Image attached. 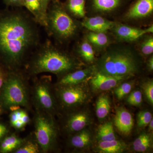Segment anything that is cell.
Listing matches in <instances>:
<instances>
[{
	"label": "cell",
	"instance_id": "cell-36",
	"mask_svg": "<svg viewBox=\"0 0 153 153\" xmlns=\"http://www.w3.org/2000/svg\"><path fill=\"white\" fill-rule=\"evenodd\" d=\"M7 73V71L2 67H0V91L4 82Z\"/></svg>",
	"mask_w": 153,
	"mask_h": 153
},
{
	"label": "cell",
	"instance_id": "cell-16",
	"mask_svg": "<svg viewBox=\"0 0 153 153\" xmlns=\"http://www.w3.org/2000/svg\"><path fill=\"white\" fill-rule=\"evenodd\" d=\"M82 25L91 32L105 33L113 27L114 23L102 17L95 16L84 19Z\"/></svg>",
	"mask_w": 153,
	"mask_h": 153
},
{
	"label": "cell",
	"instance_id": "cell-13",
	"mask_svg": "<svg viewBox=\"0 0 153 153\" xmlns=\"http://www.w3.org/2000/svg\"><path fill=\"white\" fill-rule=\"evenodd\" d=\"M114 125L120 134L128 136L131 132L134 126L132 116L124 107L118 108L116 110Z\"/></svg>",
	"mask_w": 153,
	"mask_h": 153
},
{
	"label": "cell",
	"instance_id": "cell-34",
	"mask_svg": "<svg viewBox=\"0 0 153 153\" xmlns=\"http://www.w3.org/2000/svg\"><path fill=\"white\" fill-rule=\"evenodd\" d=\"M4 3L7 7L22 8L24 7L22 0H3Z\"/></svg>",
	"mask_w": 153,
	"mask_h": 153
},
{
	"label": "cell",
	"instance_id": "cell-25",
	"mask_svg": "<svg viewBox=\"0 0 153 153\" xmlns=\"http://www.w3.org/2000/svg\"><path fill=\"white\" fill-rule=\"evenodd\" d=\"M41 152L39 145L35 138L24 140L22 144L13 152L14 153H38Z\"/></svg>",
	"mask_w": 153,
	"mask_h": 153
},
{
	"label": "cell",
	"instance_id": "cell-32",
	"mask_svg": "<svg viewBox=\"0 0 153 153\" xmlns=\"http://www.w3.org/2000/svg\"><path fill=\"white\" fill-rule=\"evenodd\" d=\"M143 90L145 96L149 102L152 105L153 104V82L152 79L148 80L143 83Z\"/></svg>",
	"mask_w": 153,
	"mask_h": 153
},
{
	"label": "cell",
	"instance_id": "cell-7",
	"mask_svg": "<svg viewBox=\"0 0 153 153\" xmlns=\"http://www.w3.org/2000/svg\"><path fill=\"white\" fill-rule=\"evenodd\" d=\"M31 95V102L36 110L47 113L54 117L56 114L58 105L51 76L44 75L39 78H34Z\"/></svg>",
	"mask_w": 153,
	"mask_h": 153
},
{
	"label": "cell",
	"instance_id": "cell-20",
	"mask_svg": "<svg viewBox=\"0 0 153 153\" xmlns=\"http://www.w3.org/2000/svg\"><path fill=\"white\" fill-rule=\"evenodd\" d=\"M85 2L86 0H66L63 5L71 16L76 18H83L85 16Z\"/></svg>",
	"mask_w": 153,
	"mask_h": 153
},
{
	"label": "cell",
	"instance_id": "cell-35",
	"mask_svg": "<svg viewBox=\"0 0 153 153\" xmlns=\"http://www.w3.org/2000/svg\"><path fill=\"white\" fill-rule=\"evenodd\" d=\"M9 133L8 128L4 124L0 123V141L7 135Z\"/></svg>",
	"mask_w": 153,
	"mask_h": 153
},
{
	"label": "cell",
	"instance_id": "cell-2",
	"mask_svg": "<svg viewBox=\"0 0 153 153\" xmlns=\"http://www.w3.org/2000/svg\"><path fill=\"white\" fill-rule=\"evenodd\" d=\"M79 66L75 57L59 50L47 39L33 52L25 65L24 71L28 76L50 73L60 77L77 70Z\"/></svg>",
	"mask_w": 153,
	"mask_h": 153
},
{
	"label": "cell",
	"instance_id": "cell-14",
	"mask_svg": "<svg viewBox=\"0 0 153 153\" xmlns=\"http://www.w3.org/2000/svg\"><path fill=\"white\" fill-rule=\"evenodd\" d=\"M153 0H137L129 9L126 16L128 19H141L152 13Z\"/></svg>",
	"mask_w": 153,
	"mask_h": 153
},
{
	"label": "cell",
	"instance_id": "cell-28",
	"mask_svg": "<svg viewBox=\"0 0 153 153\" xmlns=\"http://www.w3.org/2000/svg\"><path fill=\"white\" fill-rule=\"evenodd\" d=\"M25 108H19L11 111L10 115V122L11 126L17 130H22L26 126L22 121V116Z\"/></svg>",
	"mask_w": 153,
	"mask_h": 153
},
{
	"label": "cell",
	"instance_id": "cell-27",
	"mask_svg": "<svg viewBox=\"0 0 153 153\" xmlns=\"http://www.w3.org/2000/svg\"><path fill=\"white\" fill-rule=\"evenodd\" d=\"M88 41L94 46L102 47L108 43V38L105 33L90 32L87 36Z\"/></svg>",
	"mask_w": 153,
	"mask_h": 153
},
{
	"label": "cell",
	"instance_id": "cell-3",
	"mask_svg": "<svg viewBox=\"0 0 153 153\" xmlns=\"http://www.w3.org/2000/svg\"><path fill=\"white\" fill-rule=\"evenodd\" d=\"M28 75L24 70L7 71L5 79L0 91V105L3 109L11 111L31 108V89Z\"/></svg>",
	"mask_w": 153,
	"mask_h": 153
},
{
	"label": "cell",
	"instance_id": "cell-10",
	"mask_svg": "<svg viewBox=\"0 0 153 153\" xmlns=\"http://www.w3.org/2000/svg\"><path fill=\"white\" fill-rule=\"evenodd\" d=\"M90 80L91 88L95 92L107 91L119 85L123 78L114 77L96 71Z\"/></svg>",
	"mask_w": 153,
	"mask_h": 153
},
{
	"label": "cell",
	"instance_id": "cell-5",
	"mask_svg": "<svg viewBox=\"0 0 153 153\" xmlns=\"http://www.w3.org/2000/svg\"><path fill=\"white\" fill-rule=\"evenodd\" d=\"M49 36L60 42L69 41L76 36L78 25L59 0H52L47 10V25Z\"/></svg>",
	"mask_w": 153,
	"mask_h": 153
},
{
	"label": "cell",
	"instance_id": "cell-18",
	"mask_svg": "<svg viewBox=\"0 0 153 153\" xmlns=\"http://www.w3.org/2000/svg\"><path fill=\"white\" fill-rule=\"evenodd\" d=\"M69 140L72 148L75 149H83L89 146L92 142V134L86 128L73 134Z\"/></svg>",
	"mask_w": 153,
	"mask_h": 153
},
{
	"label": "cell",
	"instance_id": "cell-12",
	"mask_svg": "<svg viewBox=\"0 0 153 153\" xmlns=\"http://www.w3.org/2000/svg\"><path fill=\"white\" fill-rule=\"evenodd\" d=\"M153 32V25L145 30L121 24L116 25L114 28L115 34L117 38L127 41H135L145 34L152 33Z\"/></svg>",
	"mask_w": 153,
	"mask_h": 153
},
{
	"label": "cell",
	"instance_id": "cell-22",
	"mask_svg": "<svg viewBox=\"0 0 153 153\" xmlns=\"http://www.w3.org/2000/svg\"><path fill=\"white\" fill-rule=\"evenodd\" d=\"M152 139L151 134L143 133L133 143V149L137 152L145 153L148 152L152 147Z\"/></svg>",
	"mask_w": 153,
	"mask_h": 153
},
{
	"label": "cell",
	"instance_id": "cell-33",
	"mask_svg": "<svg viewBox=\"0 0 153 153\" xmlns=\"http://www.w3.org/2000/svg\"><path fill=\"white\" fill-rule=\"evenodd\" d=\"M141 51L143 55H148L153 52V38L150 37L147 38L142 44Z\"/></svg>",
	"mask_w": 153,
	"mask_h": 153
},
{
	"label": "cell",
	"instance_id": "cell-39",
	"mask_svg": "<svg viewBox=\"0 0 153 153\" xmlns=\"http://www.w3.org/2000/svg\"><path fill=\"white\" fill-rule=\"evenodd\" d=\"M149 131L152 132L153 130V118L150 121L149 125Z\"/></svg>",
	"mask_w": 153,
	"mask_h": 153
},
{
	"label": "cell",
	"instance_id": "cell-8",
	"mask_svg": "<svg viewBox=\"0 0 153 153\" xmlns=\"http://www.w3.org/2000/svg\"><path fill=\"white\" fill-rule=\"evenodd\" d=\"M54 94L57 105L66 109L74 108L84 104L90 97L83 82L76 85L55 86Z\"/></svg>",
	"mask_w": 153,
	"mask_h": 153
},
{
	"label": "cell",
	"instance_id": "cell-37",
	"mask_svg": "<svg viewBox=\"0 0 153 153\" xmlns=\"http://www.w3.org/2000/svg\"><path fill=\"white\" fill-rule=\"evenodd\" d=\"M52 1V0H41L44 10L47 13L48 6Z\"/></svg>",
	"mask_w": 153,
	"mask_h": 153
},
{
	"label": "cell",
	"instance_id": "cell-31",
	"mask_svg": "<svg viewBox=\"0 0 153 153\" xmlns=\"http://www.w3.org/2000/svg\"><path fill=\"white\" fill-rule=\"evenodd\" d=\"M126 101L130 105L138 106L142 103V93L140 91H134L131 92L126 99Z\"/></svg>",
	"mask_w": 153,
	"mask_h": 153
},
{
	"label": "cell",
	"instance_id": "cell-21",
	"mask_svg": "<svg viewBox=\"0 0 153 153\" xmlns=\"http://www.w3.org/2000/svg\"><path fill=\"white\" fill-rule=\"evenodd\" d=\"M24 140L25 139L20 137L15 134L6 136L1 140L0 144V152H13L22 144Z\"/></svg>",
	"mask_w": 153,
	"mask_h": 153
},
{
	"label": "cell",
	"instance_id": "cell-15",
	"mask_svg": "<svg viewBox=\"0 0 153 153\" xmlns=\"http://www.w3.org/2000/svg\"><path fill=\"white\" fill-rule=\"evenodd\" d=\"M23 5L29 11L38 25H47V13L44 10L41 0H22Z\"/></svg>",
	"mask_w": 153,
	"mask_h": 153
},
{
	"label": "cell",
	"instance_id": "cell-29",
	"mask_svg": "<svg viewBox=\"0 0 153 153\" xmlns=\"http://www.w3.org/2000/svg\"><path fill=\"white\" fill-rule=\"evenodd\" d=\"M134 83L133 81H129L118 85L114 91L115 94L118 99L122 100L129 94L133 87Z\"/></svg>",
	"mask_w": 153,
	"mask_h": 153
},
{
	"label": "cell",
	"instance_id": "cell-30",
	"mask_svg": "<svg viewBox=\"0 0 153 153\" xmlns=\"http://www.w3.org/2000/svg\"><path fill=\"white\" fill-rule=\"evenodd\" d=\"M152 114L148 111H140L137 114V125L140 128H144L147 126L152 120Z\"/></svg>",
	"mask_w": 153,
	"mask_h": 153
},
{
	"label": "cell",
	"instance_id": "cell-6",
	"mask_svg": "<svg viewBox=\"0 0 153 153\" xmlns=\"http://www.w3.org/2000/svg\"><path fill=\"white\" fill-rule=\"evenodd\" d=\"M34 126L35 139L41 152L48 153L55 149L57 145L58 131L54 117L36 110Z\"/></svg>",
	"mask_w": 153,
	"mask_h": 153
},
{
	"label": "cell",
	"instance_id": "cell-19",
	"mask_svg": "<svg viewBox=\"0 0 153 153\" xmlns=\"http://www.w3.org/2000/svg\"><path fill=\"white\" fill-rule=\"evenodd\" d=\"M124 0H90L93 10L99 13H109L118 8Z\"/></svg>",
	"mask_w": 153,
	"mask_h": 153
},
{
	"label": "cell",
	"instance_id": "cell-4",
	"mask_svg": "<svg viewBox=\"0 0 153 153\" xmlns=\"http://www.w3.org/2000/svg\"><path fill=\"white\" fill-rule=\"evenodd\" d=\"M95 69L102 74L126 79L139 72L140 64L136 57L129 51H110L99 59Z\"/></svg>",
	"mask_w": 153,
	"mask_h": 153
},
{
	"label": "cell",
	"instance_id": "cell-40",
	"mask_svg": "<svg viewBox=\"0 0 153 153\" xmlns=\"http://www.w3.org/2000/svg\"><path fill=\"white\" fill-rule=\"evenodd\" d=\"M3 110V108H2L1 105H0V114H1L2 113Z\"/></svg>",
	"mask_w": 153,
	"mask_h": 153
},
{
	"label": "cell",
	"instance_id": "cell-1",
	"mask_svg": "<svg viewBox=\"0 0 153 153\" xmlns=\"http://www.w3.org/2000/svg\"><path fill=\"white\" fill-rule=\"evenodd\" d=\"M0 11V67L22 70L40 43L38 24L22 8Z\"/></svg>",
	"mask_w": 153,
	"mask_h": 153
},
{
	"label": "cell",
	"instance_id": "cell-23",
	"mask_svg": "<svg viewBox=\"0 0 153 153\" xmlns=\"http://www.w3.org/2000/svg\"><path fill=\"white\" fill-rule=\"evenodd\" d=\"M110 109L109 97L105 94L100 96L96 104V113L99 119L102 120L105 119L109 114Z\"/></svg>",
	"mask_w": 153,
	"mask_h": 153
},
{
	"label": "cell",
	"instance_id": "cell-9",
	"mask_svg": "<svg viewBox=\"0 0 153 153\" xmlns=\"http://www.w3.org/2000/svg\"><path fill=\"white\" fill-rule=\"evenodd\" d=\"M91 122L90 115L86 111H75L67 117L64 128L70 134H74L86 128Z\"/></svg>",
	"mask_w": 153,
	"mask_h": 153
},
{
	"label": "cell",
	"instance_id": "cell-17",
	"mask_svg": "<svg viewBox=\"0 0 153 153\" xmlns=\"http://www.w3.org/2000/svg\"><path fill=\"white\" fill-rule=\"evenodd\" d=\"M128 149L125 143L116 139L106 141H99L96 151L101 153H120L124 152Z\"/></svg>",
	"mask_w": 153,
	"mask_h": 153
},
{
	"label": "cell",
	"instance_id": "cell-38",
	"mask_svg": "<svg viewBox=\"0 0 153 153\" xmlns=\"http://www.w3.org/2000/svg\"><path fill=\"white\" fill-rule=\"evenodd\" d=\"M147 67L149 71H153V57H151L148 60L147 62Z\"/></svg>",
	"mask_w": 153,
	"mask_h": 153
},
{
	"label": "cell",
	"instance_id": "cell-11",
	"mask_svg": "<svg viewBox=\"0 0 153 153\" xmlns=\"http://www.w3.org/2000/svg\"><path fill=\"white\" fill-rule=\"evenodd\" d=\"M94 69L91 68L77 69L59 77L55 86L76 85L84 82L93 75Z\"/></svg>",
	"mask_w": 153,
	"mask_h": 153
},
{
	"label": "cell",
	"instance_id": "cell-24",
	"mask_svg": "<svg viewBox=\"0 0 153 153\" xmlns=\"http://www.w3.org/2000/svg\"><path fill=\"white\" fill-rule=\"evenodd\" d=\"M97 138L99 141H106L117 139L112 123L108 122L100 126L97 130Z\"/></svg>",
	"mask_w": 153,
	"mask_h": 153
},
{
	"label": "cell",
	"instance_id": "cell-26",
	"mask_svg": "<svg viewBox=\"0 0 153 153\" xmlns=\"http://www.w3.org/2000/svg\"><path fill=\"white\" fill-rule=\"evenodd\" d=\"M77 52L80 57L87 63H92L95 60L93 48L87 41H83L79 45L77 49Z\"/></svg>",
	"mask_w": 153,
	"mask_h": 153
}]
</instances>
